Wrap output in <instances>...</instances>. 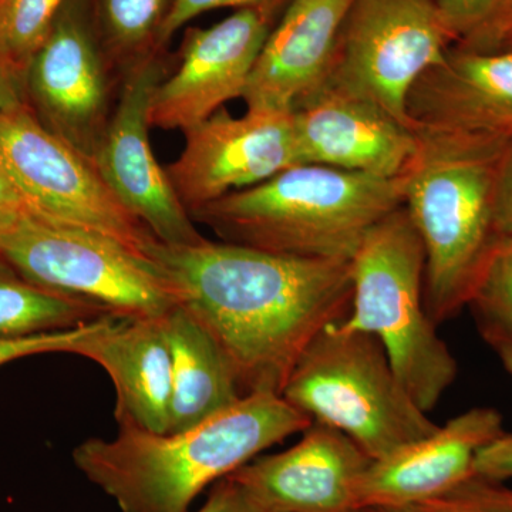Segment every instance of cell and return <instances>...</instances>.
Here are the masks:
<instances>
[{
    "mask_svg": "<svg viewBox=\"0 0 512 512\" xmlns=\"http://www.w3.org/2000/svg\"><path fill=\"white\" fill-rule=\"evenodd\" d=\"M151 259L178 306L220 346L244 396H282L299 357L330 323L349 315L350 262L318 261L202 239L157 241Z\"/></svg>",
    "mask_w": 512,
    "mask_h": 512,
    "instance_id": "cell-1",
    "label": "cell"
},
{
    "mask_svg": "<svg viewBox=\"0 0 512 512\" xmlns=\"http://www.w3.org/2000/svg\"><path fill=\"white\" fill-rule=\"evenodd\" d=\"M311 424L284 397L252 393L178 433L119 426L114 439L80 443L73 461L121 512H188L208 485Z\"/></svg>",
    "mask_w": 512,
    "mask_h": 512,
    "instance_id": "cell-2",
    "label": "cell"
},
{
    "mask_svg": "<svg viewBox=\"0 0 512 512\" xmlns=\"http://www.w3.org/2000/svg\"><path fill=\"white\" fill-rule=\"evenodd\" d=\"M402 205L404 177L295 164L190 217L229 244L293 258L350 262L366 235Z\"/></svg>",
    "mask_w": 512,
    "mask_h": 512,
    "instance_id": "cell-3",
    "label": "cell"
},
{
    "mask_svg": "<svg viewBox=\"0 0 512 512\" xmlns=\"http://www.w3.org/2000/svg\"><path fill=\"white\" fill-rule=\"evenodd\" d=\"M419 151L404 175V207L426 252L424 303L436 325L466 308L498 241L494 192L508 141L416 131Z\"/></svg>",
    "mask_w": 512,
    "mask_h": 512,
    "instance_id": "cell-4",
    "label": "cell"
},
{
    "mask_svg": "<svg viewBox=\"0 0 512 512\" xmlns=\"http://www.w3.org/2000/svg\"><path fill=\"white\" fill-rule=\"evenodd\" d=\"M350 268L352 306L340 326L375 336L406 392L433 412L458 365L427 313L426 252L404 205L366 235Z\"/></svg>",
    "mask_w": 512,
    "mask_h": 512,
    "instance_id": "cell-5",
    "label": "cell"
},
{
    "mask_svg": "<svg viewBox=\"0 0 512 512\" xmlns=\"http://www.w3.org/2000/svg\"><path fill=\"white\" fill-rule=\"evenodd\" d=\"M282 397L312 421L342 431L372 460L439 427L397 379L382 343L339 322L309 343Z\"/></svg>",
    "mask_w": 512,
    "mask_h": 512,
    "instance_id": "cell-6",
    "label": "cell"
},
{
    "mask_svg": "<svg viewBox=\"0 0 512 512\" xmlns=\"http://www.w3.org/2000/svg\"><path fill=\"white\" fill-rule=\"evenodd\" d=\"M0 259L32 284L120 318H164L178 306L153 259L107 235L30 212L0 241Z\"/></svg>",
    "mask_w": 512,
    "mask_h": 512,
    "instance_id": "cell-7",
    "label": "cell"
},
{
    "mask_svg": "<svg viewBox=\"0 0 512 512\" xmlns=\"http://www.w3.org/2000/svg\"><path fill=\"white\" fill-rule=\"evenodd\" d=\"M0 164L30 214L99 232L151 258L158 239L121 204L93 158L43 126L28 104L0 111Z\"/></svg>",
    "mask_w": 512,
    "mask_h": 512,
    "instance_id": "cell-8",
    "label": "cell"
},
{
    "mask_svg": "<svg viewBox=\"0 0 512 512\" xmlns=\"http://www.w3.org/2000/svg\"><path fill=\"white\" fill-rule=\"evenodd\" d=\"M453 45L436 0H353L323 86L370 101L413 128L410 89Z\"/></svg>",
    "mask_w": 512,
    "mask_h": 512,
    "instance_id": "cell-9",
    "label": "cell"
},
{
    "mask_svg": "<svg viewBox=\"0 0 512 512\" xmlns=\"http://www.w3.org/2000/svg\"><path fill=\"white\" fill-rule=\"evenodd\" d=\"M117 76L94 29L92 0H66L33 57L26 103L46 128L87 157L99 150L116 104Z\"/></svg>",
    "mask_w": 512,
    "mask_h": 512,
    "instance_id": "cell-10",
    "label": "cell"
},
{
    "mask_svg": "<svg viewBox=\"0 0 512 512\" xmlns=\"http://www.w3.org/2000/svg\"><path fill=\"white\" fill-rule=\"evenodd\" d=\"M173 66L161 50L123 74L109 126L93 160L121 204L158 241L194 245L204 237L158 164L148 136L151 96Z\"/></svg>",
    "mask_w": 512,
    "mask_h": 512,
    "instance_id": "cell-11",
    "label": "cell"
},
{
    "mask_svg": "<svg viewBox=\"0 0 512 512\" xmlns=\"http://www.w3.org/2000/svg\"><path fill=\"white\" fill-rule=\"evenodd\" d=\"M184 134L183 153L165 173L188 214L301 164L292 113L234 117L222 107Z\"/></svg>",
    "mask_w": 512,
    "mask_h": 512,
    "instance_id": "cell-12",
    "label": "cell"
},
{
    "mask_svg": "<svg viewBox=\"0 0 512 512\" xmlns=\"http://www.w3.org/2000/svg\"><path fill=\"white\" fill-rule=\"evenodd\" d=\"M275 23L258 10L241 9L211 28L188 30L180 63L151 96L150 127L185 131L241 99Z\"/></svg>",
    "mask_w": 512,
    "mask_h": 512,
    "instance_id": "cell-13",
    "label": "cell"
},
{
    "mask_svg": "<svg viewBox=\"0 0 512 512\" xmlns=\"http://www.w3.org/2000/svg\"><path fill=\"white\" fill-rule=\"evenodd\" d=\"M372 463L342 431L312 421L295 446L229 474L258 512H357V485Z\"/></svg>",
    "mask_w": 512,
    "mask_h": 512,
    "instance_id": "cell-14",
    "label": "cell"
},
{
    "mask_svg": "<svg viewBox=\"0 0 512 512\" xmlns=\"http://www.w3.org/2000/svg\"><path fill=\"white\" fill-rule=\"evenodd\" d=\"M299 163L402 178L419 151L414 128L382 107L330 87L292 111Z\"/></svg>",
    "mask_w": 512,
    "mask_h": 512,
    "instance_id": "cell-15",
    "label": "cell"
},
{
    "mask_svg": "<svg viewBox=\"0 0 512 512\" xmlns=\"http://www.w3.org/2000/svg\"><path fill=\"white\" fill-rule=\"evenodd\" d=\"M406 109L416 131L512 140V53L450 46L413 84Z\"/></svg>",
    "mask_w": 512,
    "mask_h": 512,
    "instance_id": "cell-16",
    "label": "cell"
},
{
    "mask_svg": "<svg viewBox=\"0 0 512 512\" xmlns=\"http://www.w3.org/2000/svg\"><path fill=\"white\" fill-rule=\"evenodd\" d=\"M504 433L500 412L476 407L429 436L372 460L357 485L359 510L419 504L446 494L474 476L478 451Z\"/></svg>",
    "mask_w": 512,
    "mask_h": 512,
    "instance_id": "cell-17",
    "label": "cell"
},
{
    "mask_svg": "<svg viewBox=\"0 0 512 512\" xmlns=\"http://www.w3.org/2000/svg\"><path fill=\"white\" fill-rule=\"evenodd\" d=\"M353 0H291L269 33L241 99L251 111L292 113L328 77Z\"/></svg>",
    "mask_w": 512,
    "mask_h": 512,
    "instance_id": "cell-18",
    "label": "cell"
},
{
    "mask_svg": "<svg viewBox=\"0 0 512 512\" xmlns=\"http://www.w3.org/2000/svg\"><path fill=\"white\" fill-rule=\"evenodd\" d=\"M168 316V315H167ZM164 318L110 316L77 350L106 370L116 389L119 426L168 433L173 356Z\"/></svg>",
    "mask_w": 512,
    "mask_h": 512,
    "instance_id": "cell-19",
    "label": "cell"
},
{
    "mask_svg": "<svg viewBox=\"0 0 512 512\" xmlns=\"http://www.w3.org/2000/svg\"><path fill=\"white\" fill-rule=\"evenodd\" d=\"M173 356L170 430L197 426L244 397L234 369L210 333L184 308L167 316Z\"/></svg>",
    "mask_w": 512,
    "mask_h": 512,
    "instance_id": "cell-20",
    "label": "cell"
},
{
    "mask_svg": "<svg viewBox=\"0 0 512 512\" xmlns=\"http://www.w3.org/2000/svg\"><path fill=\"white\" fill-rule=\"evenodd\" d=\"M106 315L92 302L26 281L0 259V336L72 329Z\"/></svg>",
    "mask_w": 512,
    "mask_h": 512,
    "instance_id": "cell-21",
    "label": "cell"
},
{
    "mask_svg": "<svg viewBox=\"0 0 512 512\" xmlns=\"http://www.w3.org/2000/svg\"><path fill=\"white\" fill-rule=\"evenodd\" d=\"M174 0H92L94 29L117 76L165 50L160 36Z\"/></svg>",
    "mask_w": 512,
    "mask_h": 512,
    "instance_id": "cell-22",
    "label": "cell"
},
{
    "mask_svg": "<svg viewBox=\"0 0 512 512\" xmlns=\"http://www.w3.org/2000/svg\"><path fill=\"white\" fill-rule=\"evenodd\" d=\"M66 0H0V64L25 83Z\"/></svg>",
    "mask_w": 512,
    "mask_h": 512,
    "instance_id": "cell-23",
    "label": "cell"
},
{
    "mask_svg": "<svg viewBox=\"0 0 512 512\" xmlns=\"http://www.w3.org/2000/svg\"><path fill=\"white\" fill-rule=\"evenodd\" d=\"M467 306L473 309L478 328L490 345L512 335V238L495 242Z\"/></svg>",
    "mask_w": 512,
    "mask_h": 512,
    "instance_id": "cell-24",
    "label": "cell"
},
{
    "mask_svg": "<svg viewBox=\"0 0 512 512\" xmlns=\"http://www.w3.org/2000/svg\"><path fill=\"white\" fill-rule=\"evenodd\" d=\"M413 507L420 512H512V490L474 474L446 494Z\"/></svg>",
    "mask_w": 512,
    "mask_h": 512,
    "instance_id": "cell-25",
    "label": "cell"
},
{
    "mask_svg": "<svg viewBox=\"0 0 512 512\" xmlns=\"http://www.w3.org/2000/svg\"><path fill=\"white\" fill-rule=\"evenodd\" d=\"M113 315L77 326V328L53 330V332L32 333V335L0 336V367L23 357L67 353L76 355L80 346L106 323Z\"/></svg>",
    "mask_w": 512,
    "mask_h": 512,
    "instance_id": "cell-26",
    "label": "cell"
},
{
    "mask_svg": "<svg viewBox=\"0 0 512 512\" xmlns=\"http://www.w3.org/2000/svg\"><path fill=\"white\" fill-rule=\"evenodd\" d=\"M289 3L291 0H174L161 30V46H167L178 29L183 28L185 23L197 18L201 13L222 8L254 9L276 22Z\"/></svg>",
    "mask_w": 512,
    "mask_h": 512,
    "instance_id": "cell-27",
    "label": "cell"
},
{
    "mask_svg": "<svg viewBox=\"0 0 512 512\" xmlns=\"http://www.w3.org/2000/svg\"><path fill=\"white\" fill-rule=\"evenodd\" d=\"M454 45L474 52L512 53V0H501L477 29Z\"/></svg>",
    "mask_w": 512,
    "mask_h": 512,
    "instance_id": "cell-28",
    "label": "cell"
},
{
    "mask_svg": "<svg viewBox=\"0 0 512 512\" xmlns=\"http://www.w3.org/2000/svg\"><path fill=\"white\" fill-rule=\"evenodd\" d=\"M500 3L501 0H436L444 28L454 43L477 29Z\"/></svg>",
    "mask_w": 512,
    "mask_h": 512,
    "instance_id": "cell-29",
    "label": "cell"
},
{
    "mask_svg": "<svg viewBox=\"0 0 512 512\" xmlns=\"http://www.w3.org/2000/svg\"><path fill=\"white\" fill-rule=\"evenodd\" d=\"M494 229L498 238H512V140L497 168L494 192Z\"/></svg>",
    "mask_w": 512,
    "mask_h": 512,
    "instance_id": "cell-30",
    "label": "cell"
},
{
    "mask_svg": "<svg viewBox=\"0 0 512 512\" xmlns=\"http://www.w3.org/2000/svg\"><path fill=\"white\" fill-rule=\"evenodd\" d=\"M474 474L487 480L504 481L512 478V433H504L493 443L478 451Z\"/></svg>",
    "mask_w": 512,
    "mask_h": 512,
    "instance_id": "cell-31",
    "label": "cell"
},
{
    "mask_svg": "<svg viewBox=\"0 0 512 512\" xmlns=\"http://www.w3.org/2000/svg\"><path fill=\"white\" fill-rule=\"evenodd\" d=\"M197 512H258L245 491L231 477L215 485L207 503Z\"/></svg>",
    "mask_w": 512,
    "mask_h": 512,
    "instance_id": "cell-32",
    "label": "cell"
},
{
    "mask_svg": "<svg viewBox=\"0 0 512 512\" xmlns=\"http://www.w3.org/2000/svg\"><path fill=\"white\" fill-rule=\"evenodd\" d=\"M28 214L25 202L20 197L8 173L0 164V241Z\"/></svg>",
    "mask_w": 512,
    "mask_h": 512,
    "instance_id": "cell-33",
    "label": "cell"
},
{
    "mask_svg": "<svg viewBox=\"0 0 512 512\" xmlns=\"http://www.w3.org/2000/svg\"><path fill=\"white\" fill-rule=\"evenodd\" d=\"M25 104V83L0 64V111L19 109Z\"/></svg>",
    "mask_w": 512,
    "mask_h": 512,
    "instance_id": "cell-34",
    "label": "cell"
},
{
    "mask_svg": "<svg viewBox=\"0 0 512 512\" xmlns=\"http://www.w3.org/2000/svg\"><path fill=\"white\" fill-rule=\"evenodd\" d=\"M493 346L504 369L507 370L508 375L512 377V335L505 336V338L498 339L494 342Z\"/></svg>",
    "mask_w": 512,
    "mask_h": 512,
    "instance_id": "cell-35",
    "label": "cell"
},
{
    "mask_svg": "<svg viewBox=\"0 0 512 512\" xmlns=\"http://www.w3.org/2000/svg\"><path fill=\"white\" fill-rule=\"evenodd\" d=\"M357 512H420L413 505H377V507H363Z\"/></svg>",
    "mask_w": 512,
    "mask_h": 512,
    "instance_id": "cell-36",
    "label": "cell"
}]
</instances>
